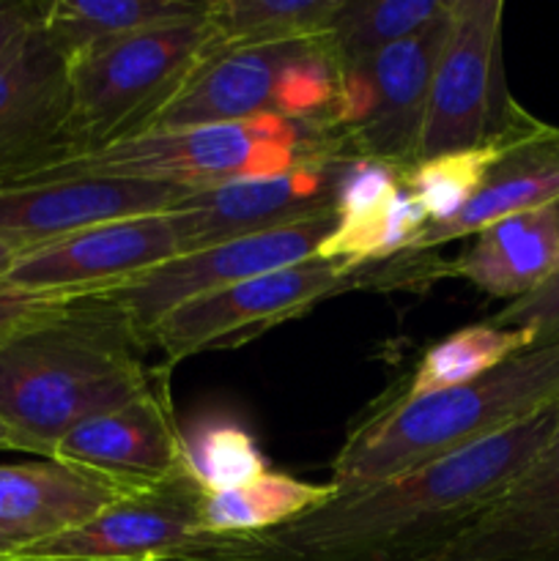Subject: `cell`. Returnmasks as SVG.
I'll use <instances>...</instances> for the list:
<instances>
[{"label": "cell", "mask_w": 559, "mask_h": 561, "mask_svg": "<svg viewBox=\"0 0 559 561\" xmlns=\"http://www.w3.org/2000/svg\"><path fill=\"white\" fill-rule=\"evenodd\" d=\"M107 296L66 301L0 343V422L16 449L53 458L55 444L91 416L113 411L164 370Z\"/></svg>", "instance_id": "2"}, {"label": "cell", "mask_w": 559, "mask_h": 561, "mask_svg": "<svg viewBox=\"0 0 559 561\" xmlns=\"http://www.w3.org/2000/svg\"><path fill=\"white\" fill-rule=\"evenodd\" d=\"M192 195L173 184L129 179H33L0 186V239L22 252L115 219L168 214Z\"/></svg>", "instance_id": "15"}, {"label": "cell", "mask_w": 559, "mask_h": 561, "mask_svg": "<svg viewBox=\"0 0 559 561\" xmlns=\"http://www.w3.org/2000/svg\"><path fill=\"white\" fill-rule=\"evenodd\" d=\"M212 49L206 14L159 25L69 60L66 157L142 135Z\"/></svg>", "instance_id": "5"}, {"label": "cell", "mask_w": 559, "mask_h": 561, "mask_svg": "<svg viewBox=\"0 0 559 561\" xmlns=\"http://www.w3.org/2000/svg\"><path fill=\"white\" fill-rule=\"evenodd\" d=\"M351 285H356V272L316 255L175 307L151 329L146 343L162 351L164 367H170L203 351L247 343Z\"/></svg>", "instance_id": "9"}, {"label": "cell", "mask_w": 559, "mask_h": 561, "mask_svg": "<svg viewBox=\"0 0 559 561\" xmlns=\"http://www.w3.org/2000/svg\"><path fill=\"white\" fill-rule=\"evenodd\" d=\"M340 5L343 0H217L206 9L208 53L327 38Z\"/></svg>", "instance_id": "23"}, {"label": "cell", "mask_w": 559, "mask_h": 561, "mask_svg": "<svg viewBox=\"0 0 559 561\" xmlns=\"http://www.w3.org/2000/svg\"><path fill=\"white\" fill-rule=\"evenodd\" d=\"M49 460L102 477L124 493H142L184 474L181 427L164 373L129 403L71 427Z\"/></svg>", "instance_id": "14"}, {"label": "cell", "mask_w": 559, "mask_h": 561, "mask_svg": "<svg viewBox=\"0 0 559 561\" xmlns=\"http://www.w3.org/2000/svg\"><path fill=\"white\" fill-rule=\"evenodd\" d=\"M447 27L449 11L365 64L338 71L332 126L349 157L381 159L400 170L417 162L433 71Z\"/></svg>", "instance_id": "8"}, {"label": "cell", "mask_w": 559, "mask_h": 561, "mask_svg": "<svg viewBox=\"0 0 559 561\" xmlns=\"http://www.w3.org/2000/svg\"><path fill=\"white\" fill-rule=\"evenodd\" d=\"M0 449H16L14 436H11L9 427H5L3 422H0Z\"/></svg>", "instance_id": "33"}, {"label": "cell", "mask_w": 559, "mask_h": 561, "mask_svg": "<svg viewBox=\"0 0 559 561\" xmlns=\"http://www.w3.org/2000/svg\"><path fill=\"white\" fill-rule=\"evenodd\" d=\"M532 345H535V340L524 329L493 327L491 321L464 327L433 343L422 354L403 394L406 398H422V394L442 392V389L475 383Z\"/></svg>", "instance_id": "24"}, {"label": "cell", "mask_w": 559, "mask_h": 561, "mask_svg": "<svg viewBox=\"0 0 559 561\" xmlns=\"http://www.w3.org/2000/svg\"><path fill=\"white\" fill-rule=\"evenodd\" d=\"M20 551H22V542L14 540V537L5 535V531L0 529V561H11Z\"/></svg>", "instance_id": "32"}, {"label": "cell", "mask_w": 559, "mask_h": 561, "mask_svg": "<svg viewBox=\"0 0 559 561\" xmlns=\"http://www.w3.org/2000/svg\"><path fill=\"white\" fill-rule=\"evenodd\" d=\"M338 496L332 482H307L285 471H263L255 480L219 493H203L201 529L214 537H250L288 526Z\"/></svg>", "instance_id": "22"}, {"label": "cell", "mask_w": 559, "mask_h": 561, "mask_svg": "<svg viewBox=\"0 0 559 561\" xmlns=\"http://www.w3.org/2000/svg\"><path fill=\"white\" fill-rule=\"evenodd\" d=\"M208 3L195 0H53L44 5L42 31L66 60L159 25L197 20Z\"/></svg>", "instance_id": "21"}, {"label": "cell", "mask_w": 559, "mask_h": 561, "mask_svg": "<svg viewBox=\"0 0 559 561\" xmlns=\"http://www.w3.org/2000/svg\"><path fill=\"white\" fill-rule=\"evenodd\" d=\"M22 255V250L16 244H9V241H3L0 239V279L5 277V274L11 272V268H14V263H16V257Z\"/></svg>", "instance_id": "31"}, {"label": "cell", "mask_w": 559, "mask_h": 561, "mask_svg": "<svg viewBox=\"0 0 559 561\" xmlns=\"http://www.w3.org/2000/svg\"><path fill=\"white\" fill-rule=\"evenodd\" d=\"M427 561H559V431L491 507Z\"/></svg>", "instance_id": "18"}, {"label": "cell", "mask_w": 559, "mask_h": 561, "mask_svg": "<svg viewBox=\"0 0 559 561\" xmlns=\"http://www.w3.org/2000/svg\"><path fill=\"white\" fill-rule=\"evenodd\" d=\"M192 477L129 493L82 526L31 542L11 561H208L217 537L201 529Z\"/></svg>", "instance_id": "10"}, {"label": "cell", "mask_w": 559, "mask_h": 561, "mask_svg": "<svg viewBox=\"0 0 559 561\" xmlns=\"http://www.w3.org/2000/svg\"><path fill=\"white\" fill-rule=\"evenodd\" d=\"M44 5L47 3L36 0H0V58L33 27L42 25Z\"/></svg>", "instance_id": "30"}, {"label": "cell", "mask_w": 559, "mask_h": 561, "mask_svg": "<svg viewBox=\"0 0 559 561\" xmlns=\"http://www.w3.org/2000/svg\"><path fill=\"white\" fill-rule=\"evenodd\" d=\"M488 321L493 327L524 329V332L532 334L535 345L559 343V272L535 294L510 301L507 307H502Z\"/></svg>", "instance_id": "28"}, {"label": "cell", "mask_w": 559, "mask_h": 561, "mask_svg": "<svg viewBox=\"0 0 559 561\" xmlns=\"http://www.w3.org/2000/svg\"><path fill=\"white\" fill-rule=\"evenodd\" d=\"M66 301H71L69 296H55L42 294V290L22 288V285L9 283V279L3 277L0 279V343L14 337L16 332L31 327L38 318L49 316L53 310L64 307Z\"/></svg>", "instance_id": "29"}, {"label": "cell", "mask_w": 559, "mask_h": 561, "mask_svg": "<svg viewBox=\"0 0 559 561\" xmlns=\"http://www.w3.org/2000/svg\"><path fill=\"white\" fill-rule=\"evenodd\" d=\"M513 146H518V142H491V146L420 159L411 168H406L403 184L425 208L427 225L447 222L455 214L464 211L466 203L480 192V186L486 184L504 151Z\"/></svg>", "instance_id": "27"}, {"label": "cell", "mask_w": 559, "mask_h": 561, "mask_svg": "<svg viewBox=\"0 0 559 561\" xmlns=\"http://www.w3.org/2000/svg\"><path fill=\"white\" fill-rule=\"evenodd\" d=\"M338 85V66L323 38L208 53L148 131L233 124L258 115L332 126Z\"/></svg>", "instance_id": "6"}, {"label": "cell", "mask_w": 559, "mask_h": 561, "mask_svg": "<svg viewBox=\"0 0 559 561\" xmlns=\"http://www.w3.org/2000/svg\"><path fill=\"white\" fill-rule=\"evenodd\" d=\"M334 157H349V151L332 126L258 115L233 124L142 131L91 153L60 159L20 181L93 175L153 181L201 192L241 179H266Z\"/></svg>", "instance_id": "4"}, {"label": "cell", "mask_w": 559, "mask_h": 561, "mask_svg": "<svg viewBox=\"0 0 559 561\" xmlns=\"http://www.w3.org/2000/svg\"><path fill=\"white\" fill-rule=\"evenodd\" d=\"M471 239L442 274L493 299H524L559 272V201L499 219Z\"/></svg>", "instance_id": "19"}, {"label": "cell", "mask_w": 559, "mask_h": 561, "mask_svg": "<svg viewBox=\"0 0 559 561\" xmlns=\"http://www.w3.org/2000/svg\"><path fill=\"white\" fill-rule=\"evenodd\" d=\"M559 400V343L532 345L466 387L395 398L367 416L332 463L338 493L362 491L502 433Z\"/></svg>", "instance_id": "3"}, {"label": "cell", "mask_w": 559, "mask_h": 561, "mask_svg": "<svg viewBox=\"0 0 559 561\" xmlns=\"http://www.w3.org/2000/svg\"><path fill=\"white\" fill-rule=\"evenodd\" d=\"M334 228L318 250L351 272L406 255L427 228V214L403 184V170L370 157L345 159L334 190Z\"/></svg>", "instance_id": "17"}, {"label": "cell", "mask_w": 559, "mask_h": 561, "mask_svg": "<svg viewBox=\"0 0 559 561\" xmlns=\"http://www.w3.org/2000/svg\"><path fill=\"white\" fill-rule=\"evenodd\" d=\"M345 159H318L266 179H241L186 195L173 211L170 225L179 252H195L223 241L269 233L332 214L334 190Z\"/></svg>", "instance_id": "13"}, {"label": "cell", "mask_w": 559, "mask_h": 561, "mask_svg": "<svg viewBox=\"0 0 559 561\" xmlns=\"http://www.w3.org/2000/svg\"><path fill=\"white\" fill-rule=\"evenodd\" d=\"M124 496L102 477L49 458L0 466V529L25 548L82 526Z\"/></svg>", "instance_id": "20"}, {"label": "cell", "mask_w": 559, "mask_h": 561, "mask_svg": "<svg viewBox=\"0 0 559 561\" xmlns=\"http://www.w3.org/2000/svg\"><path fill=\"white\" fill-rule=\"evenodd\" d=\"M502 16V0H453L417 162L491 142H524L548 129L504 88Z\"/></svg>", "instance_id": "7"}, {"label": "cell", "mask_w": 559, "mask_h": 561, "mask_svg": "<svg viewBox=\"0 0 559 561\" xmlns=\"http://www.w3.org/2000/svg\"><path fill=\"white\" fill-rule=\"evenodd\" d=\"M449 5L453 0H343L323 42L338 71L351 69L420 33L447 14Z\"/></svg>", "instance_id": "25"}, {"label": "cell", "mask_w": 559, "mask_h": 561, "mask_svg": "<svg viewBox=\"0 0 559 561\" xmlns=\"http://www.w3.org/2000/svg\"><path fill=\"white\" fill-rule=\"evenodd\" d=\"M332 228L334 214H323V217L307 219V222L290 225V228H277L269 233L244 236V239L184 252V255H175L173 261L146 272L126 288L107 294V299L124 310L137 334L146 340L168 312L186 301L310 261L318 255Z\"/></svg>", "instance_id": "11"}, {"label": "cell", "mask_w": 559, "mask_h": 561, "mask_svg": "<svg viewBox=\"0 0 559 561\" xmlns=\"http://www.w3.org/2000/svg\"><path fill=\"white\" fill-rule=\"evenodd\" d=\"M559 431V400L471 447L250 537H217L212 561H427L491 507Z\"/></svg>", "instance_id": "1"}, {"label": "cell", "mask_w": 559, "mask_h": 561, "mask_svg": "<svg viewBox=\"0 0 559 561\" xmlns=\"http://www.w3.org/2000/svg\"><path fill=\"white\" fill-rule=\"evenodd\" d=\"M181 460L203 493L239 488L269 471L255 433L230 414H203L181 427Z\"/></svg>", "instance_id": "26"}, {"label": "cell", "mask_w": 559, "mask_h": 561, "mask_svg": "<svg viewBox=\"0 0 559 561\" xmlns=\"http://www.w3.org/2000/svg\"><path fill=\"white\" fill-rule=\"evenodd\" d=\"M179 239L168 214L115 219L31 247L16 257L5 279L42 294L107 296L151 268L173 261Z\"/></svg>", "instance_id": "12"}, {"label": "cell", "mask_w": 559, "mask_h": 561, "mask_svg": "<svg viewBox=\"0 0 559 561\" xmlns=\"http://www.w3.org/2000/svg\"><path fill=\"white\" fill-rule=\"evenodd\" d=\"M69 60L42 25L0 58V186L66 157Z\"/></svg>", "instance_id": "16"}]
</instances>
